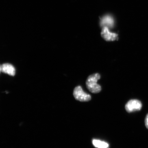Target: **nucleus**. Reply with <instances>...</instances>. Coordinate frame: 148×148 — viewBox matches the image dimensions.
<instances>
[{
	"instance_id": "obj_1",
	"label": "nucleus",
	"mask_w": 148,
	"mask_h": 148,
	"mask_svg": "<svg viewBox=\"0 0 148 148\" xmlns=\"http://www.w3.org/2000/svg\"><path fill=\"white\" fill-rule=\"evenodd\" d=\"M100 75L95 73L90 75L86 81L87 88L92 93H98L101 91V86L97 83V81L101 79Z\"/></svg>"
},
{
	"instance_id": "obj_2",
	"label": "nucleus",
	"mask_w": 148,
	"mask_h": 148,
	"mask_svg": "<svg viewBox=\"0 0 148 148\" xmlns=\"http://www.w3.org/2000/svg\"><path fill=\"white\" fill-rule=\"evenodd\" d=\"M73 95L75 99L80 101H88L91 100L90 94L85 92L80 86H78L74 89Z\"/></svg>"
},
{
	"instance_id": "obj_3",
	"label": "nucleus",
	"mask_w": 148,
	"mask_h": 148,
	"mask_svg": "<svg viewBox=\"0 0 148 148\" xmlns=\"http://www.w3.org/2000/svg\"><path fill=\"white\" fill-rule=\"evenodd\" d=\"M101 36L107 42L114 41L118 39V34L110 32L108 27H103L101 29Z\"/></svg>"
},
{
	"instance_id": "obj_4",
	"label": "nucleus",
	"mask_w": 148,
	"mask_h": 148,
	"mask_svg": "<svg viewBox=\"0 0 148 148\" xmlns=\"http://www.w3.org/2000/svg\"><path fill=\"white\" fill-rule=\"evenodd\" d=\"M142 107L141 102L137 99H131L125 105L126 110L128 112L139 111Z\"/></svg>"
},
{
	"instance_id": "obj_5",
	"label": "nucleus",
	"mask_w": 148,
	"mask_h": 148,
	"mask_svg": "<svg viewBox=\"0 0 148 148\" xmlns=\"http://www.w3.org/2000/svg\"><path fill=\"white\" fill-rule=\"evenodd\" d=\"M0 70L1 72L12 76H14L15 75V69L14 66L10 64L6 63L1 65Z\"/></svg>"
},
{
	"instance_id": "obj_6",
	"label": "nucleus",
	"mask_w": 148,
	"mask_h": 148,
	"mask_svg": "<svg viewBox=\"0 0 148 148\" xmlns=\"http://www.w3.org/2000/svg\"><path fill=\"white\" fill-rule=\"evenodd\" d=\"M101 25L102 27H112L114 25V20L112 17L110 16H107L101 18Z\"/></svg>"
},
{
	"instance_id": "obj_7",
	"label": "nucleus",
	"mask_w": 148,
	"mask_h": 148,
	"mask_svg": "<svg viewBox=\"0 0 148 148\" xmlns=\"http://www.w3.org/2000/svg\"><path fill=\"white\" fill-rule=\"evenodd\" d=\"M92 143L97 148H108L109 144L104 141L97 139L92 140Z\"/></svg>"
},
{
	"instance_id": "obj_8",
	"label": "nucleus",
	"mask_w": 148,
	"mask_h": 148,
	"mask_svg": "<svg viewBox=\"0 0 148 148\" xmlns=\"http://www.w3.org/2000/svg\"><path fill=\"white\" fill-rule=\"evenodd\" d=\"M145 126L148 129V114L146 116L145 120Z\"/></svg>"
}]
</instances>
